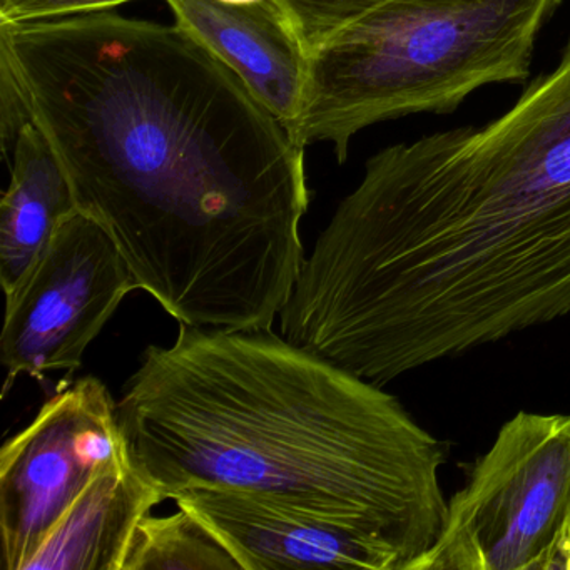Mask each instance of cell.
Wrapping results in <instances>:
<instances>
[{"label":"cell","mask_w":570,"mask_h":570,"mask_svg":"<svg viewBox=\"0 0 570 570\" xmlns=\"http://www.w3.org/2000/svg\"><path fill=\"white\" fill-rule=\"evenodd\" d=\"M226 2H252V0H226Z\"/></svg>","instance_id":"9a60e30c"},{"label":"cell","mask_w":570,"mask_h":570,"mask_svg":"<svg viewBox=\"0 0 570 570\" xmlns=\"http://www.w3.org/2000/svg\"><path fill=\"white\" fill-rule=\"evenodd\" d=\"M125 570H243L225 543L189 510L139 522Z\"/></svg>","instance_id":"7c38bea8"},{"label":"cell","mask_w":570,"mask_h":570,"mask_svg":"<svg viewBox=\"0 0 570 570\" xmlns=\"http://www.w3.org/2000/svg\"><path fill=\"white\" fill-rule=\"evenodd\" d=\"M79 212L71 183L38 125L22 126L0 203V283L6 298L35 272L62 223Z\"/></svg>","instance_id":"8fae6325"},{"label":"cell","mask_w":570,"mask_h":570,"mask_svg":"<svg viewBox=\"0 0 570 570\" xmlns=\"http://www.w3.org/2000/svg\"><path fill=\"white\" fill-rule=\"evenodd\" d=\"M562 0H390L309 56L299 146L338 163L363 129L455 111L490 85L527 81L535 41Z\"/></svg>","instance_id":"277c9868"},{"label":"cell","mask_w":570,"mask_h":570,"mask_svg":"<svg viewBox=\"0 0 570 570\" xmlns=\"http://www.w3.org/2000/svg\"><path fill=\"white\" fill-rule=\"evenodd\" d=\"M569 315L570 39L493 121L373 155L279 318L383 386Z\"/></svg>","instance_id":"7a4b0ae2"},{"label":"cell","mask_w":570,"mask_h":570,"mask_svg":"<svg viewBox=\"0 0 570 570\" xmlns=\"http://www.w3.org/2000/svg\"><path fill=\"white\" fill-rule=\"evenodd\" d=\"M308 56L390 0H276Z\"/></svg>","instance_id":"4fadbf2b"},{"label":"cell","mask_w":570,"mask_h":570,"mask_svg":"<svg viewBox=\"0 0 570 570\" xmlns=\"http://www.w3.org/2000/svg\"><path fill=\"white\" fill-rule=\"evenodd\" d=\"M0 21L31 22L109 11L132 0H0Z\"/></svg>","instance_id":"5bb4252c"},{"label":"cell","mask_w":570,"mask_h":570,"mask_svg":"<svg viewBox=\"0 0 570 570\" xmlns=\"http://www.w3.org/2000/svg\"><path fill=\"white\" fill-rule=\"evenodd\" d=\"M125 455L118 402L101 380L82 376L51 396L0 450L4 569L26 570L82 490Z\"/></svg>","instance_id":"8992f818"},{"label":"cell","mask_w":570,"mask_h":570,"mask_svg":"<svg viewBox=\"0 0 570 570\" xmlns=\"http://www.w3.org/2000/svg\"><path fill=\"white\" fill-rule=\"evenodd\" d=\"M166 2L176 24L232 68L265 108L292 131L305 101L309 56L278 2Z\"/></svg>","instance_id":"9c48e42d"},{"label":"cell","mask_w":570,"mask_h":570,"mask_svg":"<svg viewBox=\"0 0 570 570\" xmlns=\"http://www.w3.org/2000/svg\"><path fill=\"white\" fill-rule=\"evenodd\" d=\"M410 570H570V415L507 420Z\"/></svg>","instance_id":"5b68a950"},{"label":"cell","mask_w":570,"mask_h":570,"mask_svg":"<svg viewBox=\"0 0 570 570\" xmlns=\"http://www.w3.org/2000/svg\"><path fill=\"white\" fill-rule=\"evenodd\" d=\"M0 66L139 289L186 325L272 328L305 262V148L232 68L109 11L0 21Z\"/></svg>","instance_id":"6da1fadb"},{"label":"cell","mask_w":570,"mask_h":570,"mask_svg":"<svg viewBox=\"0 0 570 570\" xmlns=\"http://www.w3.org/2000/svg\"><path fill=\"white\" fill-rule=\"evenodd\" d=\"M163 500L122 456L82 490L26 570H125L139 522Z\"/></svg>","instance_id":"30bf717a"},{"label":"cell","mask_w":570,"mask_h":570,"mask_svg":"<svg viewBox=\"0 0 570 570\" xmlns=\"http://www.w3.org/2000/svg\"><path fill=\"white\" fill-rule=\"evenodd\" d=\"M175 500L225 543L243 570H402L372 540L272 500L213 489L186 490Z\"/></svg>","instance_id":"ba28073f"},{"label":"cell","mask_w":570,"mask_h":570,"mask_svg":"<svg viewBox=\"0 0 570 570\" xmlns=\"http://www.w3.org/2000/svg\"><path fill=\"white\" fill-rule=\"evenodd\" d=\"M129 460L163 495L228 490L372 540L402 570L445 523V446L382 389L269 330L179 323L118 402Z\"/></svg>","instance_id":"3957f363"},{"label":"cell","mask_w":570,"mask_h":570,"mask_svg":"<svg viewBox=\"0 0 570 570\" xmlns=\"http://www.w3.org/2000/svg\"><path fill=\"white\" fill-rule=\"evenodd\" d=\"M139 289L111 236L85 213L69 216L24 285L6 305L0 362L8 385L76 372L89 343L129 293Z\"/></svg>","instance_id":"52a82bcc"}]
</instances>
